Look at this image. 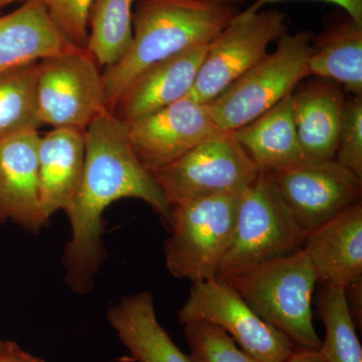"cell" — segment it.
I'll return each instance as SVG.
<instances>
[{
  "label": "cell",
  "instance_id": "15",
  "mask_svg": "<svg viewBox=\"0 0 362 362\" xmlns=\"http://www.w3.org/2000/svg\"><path fill=\"white\" fill-rule=\"evenodd\" d=\"M303 250L322 284L345 289L362 280V202L309 233Z\"/></svg>",
  "mask_w": 362,
  "mask_h": 362
},
{
  "label": "cell",
  "instance_id": "23",
  "mask_svg": "<svg viewBox=\"0 0 362 362\" xmlns=\"http://www.w3.org/2000/svg\"><path fill=\"white\" fill-rule=\"evenodd\" d=\"M318 311L325 328V338L319 349L324 358L328 362H362L361 345L344 288L323 284Z\"/></svg>",
  "mask_w": 362,
  "mask_h": 362
},
{
  "label": "cell",
  "instance_id": "27",
  "mask_svg": "<svg viewBox=\"0 0 362 362\" xmlns=\"http://www.w3.org/2000/svg\"><path fill=\"white\" fill-rule=\"evenodd\" d=\"M52 23L66 40L87 49L89 18L95 0H42Z\"/></svg>",
  "mask_w": 362,
  "mask_h": 362
},
{
  "label": "cell",
  "instance_id": "29",
  "mask_svg": "<svg viewBox=\"0 0 362 362\" xmlns=\"http://www.w3.org/2000/svg\"><path fill=\"white\" fill-rule=\"evenodd\" d=\"M0 362H45L40 357L28 354L18 343L0 340Z\"/></svg>",
  "mask_w": 362,
  "mask_h": 362
},
{
  "label": "cell",
  "instance_id": "33",
  "mask_svg": "<svg viewBox=\"0 0 362 362\" xmlns=\"http://www.w3.org/2000/svg\"><path fill=\"white\" fill-rule=\"evenodd\" d=\"M30 1V0H0V11L6 7L7 6H11V4H16V2H26ZM42 1V0H40Z\"/></svg>",
  "mask_w": 362,
  "mask_h": 362
},
{
  "label": "cell",
  "instance_id": "19",
  "mask_svg": "<svg viewBox=\"0 0 362 362\" xmlns=\"http://www.w3.org/2000/svg\"><path fill=\"white\" fill-rule=\"evenodd\" d=\"M107 318L136 362H195L159 323L149 291L124 297L109 309Z\"/></svg>",
  "mask_w": 362,
  "mask_h": 362
},
{
  "label": "cell",
  "instance_id": "16",
  "mask_svg": "<svg viewBox=\"0 0 362 362\" xmlns=\"http://www.w3.org/2000/svg\"><path fill=\"white\" fill-rule=\"evenodd\" d=\"M85 156V130L54 128L40 137V206L45 225L54 214L70 209L82 180Z\"/></svg>",
  "mask_w": 362,
  "mask_h": 362
},
{
  "label": "cell",
  "instance_id": "31",
  "mask_svg": "<svg viewBox=\"0 0 362 362\" xmlns=\"http://www.w3.org/2000/svg\"><path fill=\"white\" fill-rule=\"evenodd\" d=\"M283 362H328L319 349H306L295 347L290 356Z\"/></svg>",
  "mask_w": 362,
  "mask_h": 362
},
{
  "label": "cell",
  "instance_id": "14",
  "mask_svg": "<svg viewBox=\"0 0 362 362\" xmlns=\"http://www.w3.org/2000/svg\"><path fill=\"white\" fill-rule=\"evenodd\" d=\"M209 47L197 45L143 71L124 90L111 113L129 124L187 97Z\"/></svg>",
  "mask_w": 362,
  "mask_h": 362
},
{
  "label": "cell",
  "instance_id": "17",
  "mask_svg": "<svg viewBox=\"0 0 362 362\" xmlns=\"http://www.w3.org/2000/svg\"><path fill=\"white\" fill-rule=\"evenodd\" d=\"M345 93L332 81H312L293 92V114L305 161L335 159Z\"/></svg>",
  "mask_w": 362,
  "mask_h": 362
},
{
  "label": "cell",
  "instance_id": "2",
  "mask_svg": "<svg viewBox=\"0 0 362 362\" xmlns=\"http://www.w3.org/2000/svg\"><path fill=\"white\" fill-rule=\"evenodd\" d=\"M239 13L237 7L206 0H136L129 51L103 73L108 111L143 71L192 47L211 44Z\"/></svg>",
  "mask_w": 362,
  "mask_h": 362
},
{
  "label": "cell",
  "instance_id": "11",
  "mask_svg": "<svg viewBox=\"0 0 362 362\" xmlns=\"http://www.w3.org/2000/svg\"><path fill=\"white\" fill-rule=\"evenodd\" d=\"M267 175L288 213L306 237L361 202V178L335 159L304 162L296 168Z\"/></svg>",
  "mask_w": 362,
  "mask_h": 362
},
{
  "label": "cell",
  "instance_id": "28",
  "mask_svg": "<svg viewBox=\"0 0 362 362\" xmlns=\"http://www.w3.org/2000/svg\"><path fill=\"white\" fill-rule=\"evenodd\" d=\"M281 1H286V0H256L243 13H257V11L264 9V7L269 6V4H277V2ZM321 1L335 4V6L340 7L344 13L351 16L354 20L362 23V0H321Z\"/></svg>",
  "mask_w": 362,
  "mask_h": 362
},
{
  "label": "cell",
  "instance_id": "20",
  "mask_svg": "<svg viewBox=\"0 0 362 362\" xmlns=\"http://www.w3.org/2000/svg\"><path fill=\"white\" fill-rule=\"evenodd\" d=\"M232 133L263 173H280L306 162L295 125L293 92Z\"/></svg>",
  "mask_w": 362,
  "mask_h": 362
},
{
  "label": "cell",
  "instance_id": "1",
  "mask_svg": "<svg viewBox=\"0 0 362 362\" xmlns=\"http://www.w3.org/2000/svg\"><path fill=\"white\" fill-rule=\"evenodd\" d=\"M85 142L82 180L66 213L71 235L63 258L66 285L78 294L92 290L106 259L103 214L112 204L140 199L158 214L168 230L173 221V207L131 147L127 123L106 111L88 126Z\"/></svg>",
  "mask_w": 362,
  "mask_h": 362
},
{
  "label": "cell",
  "instance_id": "25",
  "mask_svg": "<svg viewBox=\"0 0 362 362\" xmlns=\"http://www.w3.org/2000/svg\"><path fill=\"white\" fill-rule=\"evenodd\" d=\"M190 356L195 362H263L240 349L220 328L206 322L185 325Z\"/></svg>",
  "mask_w": 362,
  "mask_h": 362
},
{
  "label": "cell",
  "instance_id": "8",
  "mask_svg": "<svg viewBox=\"0 0 362 362\" xmlns=\"http://www.w3.org/2000/svg\"><path fill=\"white\" fill-rule=\"evenodd\" d=\"M86 49L37 63V112L42 125L86 130L107 109L103 73Z\"/></svg>",
  "mask_w": 362,
  "mask_h": 362
},
{
  "label": "cell",
  "instance_id": "30",
  "mask_svg": "<svg viewBox=\"0 0 362 362\" xmlns=\"http://www.w3.org/2000/svg\"><path fill=\"white\" fill-rule=\"evenodd\" d=\"M344 290L352 318H354V322H356V327L359 326V328H361L362 280L357 281L354 284L345 288Z\"/></svg>",
  "mask_w": 362,
  "mask_h": 362
},
{
  "label": "cell",
  "instance_id": "9",
  "mask_svg": "<svg viewBox=\"0 0 362 362\" xmlns=\"http://www.w3.org/2000/svg\"><path fill=\"white\" fill-rule=\"evenodd\" d=\"M278 9L239 13L209 44L187 98L209 104L269 54L271 44L288 33Z\"/></svg>",
  "mask_w": 362,
  "mask_h": 362
},
{
  "label": "cell",
  "instance_id": "5",
  "mask_svg": "<svg viewBox=\"0 0 362 362\" xmlns=\"http://www.w3.org/2000/svg\"><path fill=\"white\" fill-rule=\"evenodd\" d=\"M306 235L288 213L266 173L240 194L232 240L216 280L226 281L303 249Z\"/></svg>",
  "mask_w": 362,
  "mask_h": 362
},
{
  "label": "cell",
  "instance_id": "24",
  "mask_svg": "<svg viewBox=\"0 0 362 362\" xmlns=\"http://www.w3.org/2000/svg\"><path fill=\"white\" fill-rule=\"evenodd\" d=\"M37 63L0 73V140L42 125L37 112Z\"/></svg>",
  "mask_w": 362,
  "mask_h": 362
},
{
  "label": "cell",
  "instance_id": "3",
  "mask_svg": "<svg viewBox=\"0 0 362 362\" xmlns=\"http://www.w3.org/2000/svg\"><path fill=\"white\" fill-rule=\"evenodd\" d=\"M226 282L237 290L259 318L284 334L295 347L320 349L312 311L319 277L303 249Z\"/></svg>",
  "mask_w": 362,
  "mask_h": 362
},
{
  "label": "cell",
  "instance_id": "21",
  "mask_svg": "<svg viewBox=\"0 0 362 362\" xmlns=\"http://www.w3.org/2000/svg\"><path fill=\"white\" fill-rule=\"evenodd\" d=\"M309 76L337 83L350 96L362 97V23L344 13L312 40Z\"/></svg>",
  "mask_w": 362,
  "mask_h": 362
},
{
  "label": "cell",
  "instance_id": "7",
  "mask_svg": "<svg viewBox=\"0 0 362 362\" xmlns=\"http://www.w3.org/2000/svg\"><path fill=\"white\" fill-rule=\"evenodd\" d=\"M259 173L233 133L223 131L152 175L173 207L214 195L240 194Z\"/></svg>",
  "mask_w": 362,
  "mask_h": 362
},
{
  "label": "cell",
  "instance_id": "12",
  "mask_svg": "<svg viewBox=\"0 0 362 362\" xmlns=\"http://www.w3.org/2000/svg\"><path fill=\"white\" fill-rule=\"evenodd\" d=\"M221 132L209 105L187 97L128 124L131 147L150 173Z\"/></svg>",
  "mask_w": 362,
  "mask_h": 362
},
{
  "label": "cell",
  "instance_id": "32",
  "mask_svg": "<svg viewBox=\"0 0 362 362\" xmlns=\"http://www.w3.org/2000/svg\"><path fill=\"white\" fill-rule=\"evenodd\" d=\"M206 1L221 4V6L237 7L238 6H243V4H246L247 0H206Z\"/></svg>",
  "mask_w": 362,
  "mask_h": 362
},
{
  "label": "cell",
  "instance_id": "4",
  "mask_svg": "<svg viewBox=\"0 0 362 362\" xmlns=\"http://www.w3.org/2000/svg\"><path fill=\"white\" fill-rule=\"evenodd\" d=\"M309 32L285 33L271 54L209 103L214 123L226 132L239 129L273 108L309 76L313 52Z\"/></svg>",
  "mask_w": 362,
  "mask_h": 362
},
{
  "label": "cell",
  "instance_id": "10",
  "mask_svg": "<svg viewBox=\"0 0 362 362\" xmlns=\"http://www.w3.org/2000/svg\"><path fill=\"white\" fill-rule=\"evenodd\" d=\"M178 321L183 325L213 324L240 349L263 362H283L295 349L284 334L259 318L226 281L192 283L189 296L178 311Z\"/></svg>",
  "mask_w": 362,
  "mask_h": 362
},
{
  "label": "cell",
  "instance_id": "18",
  "mask_svg": "<svg viewBox=\"0 0 362 362\" xmlns=\"http://www.w3.org/2000/svg\"><path fill=\"white\" fill-rule=\"evenodd\" d=\"M78 49L52 23L40 0L0 16V73Z\"/></svg>",
  "mask_w": 362,
  "mask_h": 362
},
{
  "label": "cell",
  "instance_id": "22",
  "mask_svg": "<svg viewBox=\"0 0 362 362\" xmlns=\"http://www.w3.org/2000/svg\"><path fill=\"white\" fill-rule=\"evenodd\" d=\"M134 0H95L89 18L87 51L100 66H115L132 42Z\"/></svg>",
  "mask_w": 362,
  "mask_h": 362
},
{
  "label": "cell",
  "instance_id": "13",
  "mask_svg": "<svg viewBox=\"0 0 362 362\" xmlns=\"http://www.w3.org/2000/svg\"><path fill=\"white\" fill-rule=\"evenodd\" d=\"M37 130L0 140V223L11 221L37 233L45 228L40 206Z\"/></svg>",
  "mask_w": 362,
  "mask_h": 362
},
{
  "label": "cell",
  "instance_id": "6",
  "mask_svg": "<svg viewBox=\"0 0 362 362\" xmlns=\"http://www.w3.org/2000/svg\"><path fill=\"white\" fill-rule=\"evenodd\" d=\"M240 194L214 195L173 206L171 235L164 244L171 276L192 283L216 278L232 240Z\"/></svg>",
  "mask_w": 362,
  "mask_h": 362
},
{
  "label": "cell",
  "instance_id": "26",
  "mask_svg": "<svg viewBox=\"0 0 362 362\" xmlns=\"http://www.w3.org/2000/svg\"><path fill=\"white\" fill-rule=\"evenodd\" d=\"M335 160L362 180V97H345Z\"/></svg>",
  "mask_w": 362,
  "mask_h": 362
}]
</instances>
